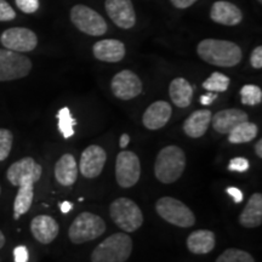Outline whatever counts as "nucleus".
Masks as SVG:
<instances>
[{"label": "nucleus", "mask_w": 262, "mask_h": 262, "mask_svg": "<svg viewBox=\"0 0 262 262\" xmlns=\"http://www.w3.org/2000/svg\"><path fill=\"white\" fill-rule=\"evenodd\" d=\"M196 54L206 63L217 67H234L243 58L242 49L233 41L204 39L196 47Z\"/></svg>", "instance_id": "nucleus-1"}, {"label": "nucleus", "mask_w": 262, "mask_h": 262, "mask_svg": "<svg viewBox=\"0 0 262 262\" xmlns=\"http://www.w3.org/2000/svg\"><path fill=\"white\" fill-rule=\"evenodd\" d=\"M186 168V155L179 146H166L160 149L155 163V175L165 185L176 182Z\"/></svg>", "instance_id": "nucleus-2"}, {"label": "nucleus", "mask_w": 262, "mask_h": 262, "mask_svg": "<svg viewBox=\"0 0 262 262\" xmlns=\"http://www.w3.org/2000/svg\"><path fill=\"white\" fill-rule=\"evenodd\" d=\"M133 251V241L126 233H114L94 249L93 262H125Z\"/></svg>", "instance_id": "nucleus-3"}, {"label": "nucleus", "mask_w": 262, "mask_h": 262, "mask_svg": "<svg viewBox=\"0 0 262 262\" xmlns=\"http://www.w3.org/2000/svg\"><path fill=\"white\" fill-rule=\"evenodd\" d=\"M106 231V224L98 215L93 212H81L72 222L68 229V237L73 244H83L102 235Z\"/></svg>", "instance_id": "nucleus-4"}, {"label": "nucleus", "mask_w": 262, "mask_h": 262, "mask_svg": "<svg viewBox=\"0 0 262 262\" xmlns=\"http://www.w3.org/2000/svg\"><path fill=\"white\" fill-rule=\"evenodd\" d=\"M111 217L124 232L133 233L143 224V215L140 206L129 198H118L111 204Z\"/></svg>", "instance_id": "nucleus-5"}, {"label": "nucleus", "mask_w": 262, "mask_h": 262, "mask_svg": "<svg viewBox=\"0 0 262 262\" xmlns=\"http://www.w3.org/2000/svg\"><path fill=\"white\" fill-rule=\"evenodd\" d=\"M156 210L163 220L182 228L192 227L195 216L187 205L172 196H163L156 204Z\"/></svg>", "instance_id": "nucleus-6"}, {"label": "nucleus", "mask_w": 262, "mask_h": 262, "mask_svg": "<svg viewBox=\"0 0 262 262\" xmlns=\"http://www.w3.org/2000/svg\"><path fill=\"white\" fill-rule=\"evenodd\" d=\"M32 71V61L21 52L0 49V81H10L27 77Z\"/></svg>", "instance_id": "nucleus-7"}, {"label": "nucleus", "mask_w": 262, "mask_h": 262, "mask_svg": "<svg viewBox=\"0 0 262 262\" xmlns=\"http://www.w3.org/2000/svg\"><path fill=\"white\" fill-rule=\"evenodd\" d=\"M71 21L80 32L93 37H101L107 32L104 18L89 6L75 5L71 10Z\"/></svg>", "instance_id": "nucleus-8"}, {"label": "nucleus", "mask_w": 262, "mask_h": 262, "mask_svg": "<svg viewBox=\"0 0 262 262\" xmlns=\"http://www.w3.org/2000/svg\"><path fill=\"white\" fill-rule=\"evenodd\" d=\"M141 176L140 159L131 150H123L117 156L116 179L118 185L123 188L134 187Z\"/></svg>", "instance_id": "nucleus-9"}, {"label": "nucleus", "mask_w": 262, "mask_h": 262, "mask_svg": "<svg viewBox=\"0 0 262 262\" xmlns=\"http://www.w3.org/2000/svg\"><path fill=\"white\" fill-rule=\"evenodd\" d=\"M42 168L31 157H26L12 164L6 172V179L12 186L34 185L41 178Z\"/></svg>", "instance_id": "nucleus-10"}, {"label": "nucleus", "mask_w": 262, "mask_h": 262, "mask_svg": "<svg viewBox=\"0 0 262 262\" xmlns=\"http://www.w3.org/2000/svg\"><path fill=\"white\" fill-rule=\"evenodd\" d=\"M0 42L8 50L16 52L33 51L38 45V37L28 28L14 27L3 32Z\"/></svg>", "instance_id": "nucleus-11"}, {"label": "nucleus", "mask_w": 262, "mask_h": 262, "mask_svg": "<svg viewBox=\"0 0 262 262\" xmlns=\"http://www.w3.org/2000/svg\"><path fill=\"white\" fill-rule=\"evenodd\" d=\"M111 89L119 100H133L142 93V81L134 72L124 70L112 78Z\"/></svg>", "instance_id": "nucleus-12"}, {"label": "nucleus", "mask_w": 262, "mask_h": 262, "mask_svg": "<svg viewBox=\"0 0 262 262\" xmlns=\"http://www.w3.org/2000/svg\"><path fill=\"white\" fill-rule=\"evenodd\" d=\"M107 160L106 150L97 145H91L83 150L80 157L79 171L86 179L98 178Z\"/></svg>", "instance_id": "nucleus-13"}, {"label": "nucleus", "mask_w": 262, "mask_h": 262, "mask_svg": "<svg viewBox=\"0 0 262 262\" xmlns=\"http://www.w3.org/2000/svg\"><path fill=\"white\" fill-rule=\"evenodd\" d=\"M107 15L114 25L122 29H130L136 25V14L131 0H106Z\"/></svg>", "instance_id": "nucleus-14"}, {"label": "nucleus", "mask_w": 262, "mask_h": 262, "mask_svg": "<svg viewBox=\"0 0 262 262\" xmlns=\"http://www.w3.org/2000/svg\"><path fill=\"white\" fill-rule=\"evenodd\" d=\"M172 108L165 101H156L147 107L142 116V123L147 129L158 130L165 126L171 118Z\"/></svg>", "instance_id": "nucleus-15"}, {"label": "nucleus", "mask_w": 262, "mask_h": 262, "mask_svg": "<svg viewBox=\"0 0 262 262\" xmlns=\"http://www.w3.org/2000/svg\"><path fill=\"white\" fill-rule=\"evenodd\" d=\"M210 18L215 24L224 26H237L243 19V14L241 9L233 3L226 2V0H219L212 4L210 9Z\"/></svg>", "instance_id": "nucleus-16"}, {"label": "nucleus", "mask_w": 262, "mask_h": 262, "mask_svg": "<svg viewBox=\"0 0 262 262\" xmlns=\"http://www.w3.org/2000/svg\"><path fill=\"white\" fill-rule=\"evenodd\" d=\"M31 232L39 243L50 244L60 232V226L49 215H38L31 222Z\"/></svg>", "instance_id": "nucleus-17"}, {"label": "nucleus", "mask_w": 262, "mask_h": 262, "mask_svg": "<svg viewBox=\"0 0 262 262\" xmlns=\"http://www.w3.org/2000/svg\"><path fill=\"white\" fill-rule=\"evenodd\" d=\"M249 120L248 113L237 108H229V110L220 111L211 117V124L215 131L222 135H227L232 129H234L238 124Z\"/></svg>", "instance_id": "nucleus-18"}, {"label": "nucleus", "mask_w": 262, "mask_h": 262, "mask_svg": "<svg viewBox=\"0 0 262 262\" xmlns=\"http://www.w3.org/2000/svg\"><path fill=\"white\" fill-rule=\"evenodd\" d=\"M93 54L98 61L116 63L122 61L125 56V45L117 39H103L95 42Z\"/></svg>", "instance_id": "nucleus-19"}, {"label": "nucleus", "mask_w": 262, "mask_h": 262, "mask_svg": "<svg viewBox=\"0 0 262 262\" xmlns=\"http://www.w3.org/2000/svg\"><path fill=\"white\" fill-rule=\"evenodd\" d=\"M78 172L79 169H78L77 160L70 153L62 156L55 165V179L64 187L74 185L78 179Z\"/></svg>", "instance_id": "nucleus-20"}, {"label": "nucleus", "mask_w": 262, "mask_h": 262, "mask_svg": "<svg viewBox=\"0 0 262 262\" xmlns=\"http://www.w3.org/2000/svg\"><path fill=\"white\" fill-rule=\"evenodd\" d=\"M212 114L209 110H199L193 112L183 123V131L188 137L199 139L209 129Z\"/></svg>", "instance_id": "nucleus-21"}, {"label": "nucleus", "mask_w": 262, "mask_h": 262, "mask_svg": "<svg viewBox=\"0 0 262 262\" xmlns=\"http://www.w3.org/2000/svg\"><path fill=\"white\" fill-rule=\"evenodd\" d=\"M216 245V235L209 229H198L187 238V248L192 254L205 255L211 253Z\"/></svg>", "instance_id": "nucleus-22"}, {"label": "nucleus", "mask_w": 262, "mask_h": 262, "mask_svg": "<svg viewBox=\"0 0 262 262\" xmlns=\"http://www.w3.org/2000/svg\"><path fill=\"white\" fill-rule=\"evenodd\" d=\"M239 224L245 228H255L262 224V194L254 193L249 198L244 210L239 215Z\"/></svg>", "instance_id": "nucleus-23"}, {"label": "nucleus", "mask_w": 262, "mask_h": 262, "mask_svg": "<svg viewBox=\"0 0 262 262\" xmlns=\"http://www.w3.org/2000/svg\"><path fill=\"white\" fill-rule=\"evenodd\" d=\"M169 95L175 106L186 108L192 102L193 88L185 78H175L169 85Z\"/></svg>", "instance_id": "nucleus-24"}, {"label": "nucleus", "mask_w": 262, "mask_h": 262, "mask_svg": "<svg viewBox=\"0 0 262 262\" xmlns=\"http://www.w3.org/2000/svg\"><path fill=\"white\" fill-rule=\"evenodd\" d=\"M258 129L256 124L249 122H243L238 124L234 129H232L228 135V142L233 145H241V143H247L253 141L257 136Z\"/></svg>", "instance_id": "nucleus-25"}, {"label": "nucleus", "mask_w": 262, "mask_h": 262, "mask_svg": "<svg viewBox=\"0 0 262 262\" xmlns=\"http://www.w3.org/2000/svg\"><path fill=\"white\" fill-rule=\"evenodd\" d=\"M34 198V185L19 186L14 202V219L18 220L19 216L27 214L31 209Z\"/></svg>", "instance_id": "nucleus-26"}, {"label": "nucleus", "mask_w": 262, "mask_h": 262, "mask_svg": "<svg viewBox=\"0 0 262 262\" xmlns=\"http://www.w3.org/2000/svg\"><path fill=\"white\" fill-rule=\"evenodd\" d=\"M229 78L220 72H214L210 77L203 83V88L211 93H225L229 86Z\"/></svg>", "instance_id": "nucleus-27"}, {"label": "nucleus", "mask_w": 262, "mask_h": 262, "mask_svg": "<svg viewBox=\"0 0 262 262\" xmlns=\"http://www.w3.org/2000/svg\"><path fill=\"white\" fill-rule=\"evenodd\" d=\"M57 119H58V130L62 134V136L64 139H70L74 135V125L75 120L74 118L71 116L70 108L63 107L58 111L57 113Z\"/></svg>", "instance_id": "nucleus-28"}, {"label": "nucleus", "mask_w": 262, "mask_h": 262, "mask_svg": "<svg viewBox=\"0 0 262 262\" xmlns=\"http://www.w3.org/2000/svg\"><path fill=\"white\" fill-rule=\"evenodd\" d=\"M241 100L245 106H256L262 102V90L257 85L247 84L241 89Z\"/></svg>", "instance_id": "nucleus-29"}, {"label": "nucleus", "mask_w": 262, "mask_h": 262, "mask_svg": "<svg viewBox=\"0 0 262 262\" xmlns=\"http://www.w3.org/2000/svg\"><path fill=\"white\" fill-rule=\"evenodd\" d=\"M216 262H255V260L248 251L231 248L216 258Z\"/></svg>", "instance_id": "nucleus-30"}, {"label": "nucleus", "mask_w": 262, "mask_h": 262, "mask_svg": "<svg viewBox=\"0 0 262 262\" xmlns=\"http://www.w3.org/2000/svg\"><path fill=\"white\" fill-rule=\"evenodd\" d=\"M12 142H14V135L11 131L0 127V162L9 157L12 149Z\"/></svg>", "instance_id": "nucleus-31"}, {"label": "nucleus", "mask_w": 262, "mask_h": 262, "mask_svg": "<svg viewBox=\"0 0 262 262\" xmlns=\"http://www.w3.org/2000/svg\"><path fill=\"white\" fill-rule=\"evenodd\" d=\"M249 160L243 157H235V158L231 159V162L228 164V170L229 171H237V172H245L249 170Z\"/></svg>", "instance_id": "nucleus-32"}, {"label": "nucleus", "mask_w": 262, "mask_h": 262, "mask_svg": "<svg viewBox=\"0 0 262 262\" xmlns=\"http://www.w3.org/2000/svg\"><path fill=\"white\" fill-rule=\"evenodd\" d=\"M17 8L25 14H34L39 9V0H15Z\"/></svg>", "instance_id": "nucleus-33"}, {"label": "nucleus", "mask_w": 262, "mask_h": 262, "mask_svg": "<svg viewBox=\"0 0 262 262\" xmlns=\"http://www.w3.org/2000/svg\"><path fill=\"white\" fill-rule=\"evenodd\" d=\"M16 17L15 10L6 0H0V21H11Z\"/></svg>", "instance_id": "nucleus-34"}, {"label": "nucleus", "mask_w": 262, "mask_h": 262, "mask_svg": "<svg viewBox=\"0 0 262 262\" xmlns=\"http://www.w3.org/2000/svg\"><path fill=\"white\" fill-rule=\"evenodd\" d=\"M250 64L255 70L262 68V47L255 48L250 55Z\"/></svg>", "instance_id": "nucleus-35"}, {"label": "nucleus", "mask_w": 262, "mask_h": 262, "mask_svg": "<svg viewBox=\"0 0 262 262\" xmlns=\"http://www.w3.org/2000/svg\"><path fill=\"white\" fill-rule=\"evenodd\" d=\"M14 256L15 262H28V250L27 248L24 245H19V247L15 248L14 250Z\"/></svg>", "instance_id": "nucleus-36"}, {"label": "nucleus", "mask_w": 262, "mask_h": 262, "mask_svg": "<svg viewBox=\"0 0 262 262\" xmlns=\"http://www.w3.org/2000/svg\"><path fill=\"white\" fill-rule=\"evenodd\" d=\"M226 192L233 198L234 203H237V204H239V203L243 201V192H242L241 189H238L237 187H228L226 189Z\"/></svg>", "instance_id": "nucleus-37"}, {"label": "nucleus", "mask_w": 262, "mask_h": 262, "mask_svg": "<svg viewBox=\"0 0 262 262\" xmlns=\"http://www.w3.org/2000/svg\"><path fill=\"white\" fill-rule=\"evenodd\" d=\"M170 2H171V4L175 6L176 9L183 10V9L189 8V6H192L196 0H170Z\"/></svg>", "instance_id": "nucleus-38"}, {"label": "nucleus", "mask_w": 262, "mask_h": 262, "mask_svg": "<svg viewBox=\"0 0 262 262\" xmlns=\"http://www.w3.org/2000/svg\"><path fill=\"white\" fill-rule=\"evenodd\" d=\"M217 98V93H211V91H209L206 95H203L201 97V103L203 106H209V104H211Z\"/></svg>", "instance_id": "nucleus-39"}, {"label": "nucleus", "mask_w": 262, "mask_h": 262, "mask_svg": "<svg viewBox=\"0 0 262 262\" xmlns=\"http://www.w3.org/2000/svg\"><path fill=\"white\" fill-rule=\"evenodd\" d=\"M60 209H61V211L63 212V214H68V212H70L72 209H73V204H72V203L68 202V201L62 202V203H60Z\"/></svg>", "instance_id": "nucleus-40"}, {"label": "nucleus", "mask_w": 262, "mask_h": 262, "mask_svg": "<svg viewBox=\"0 0 262 262\" xmlns=\"http://www.w3.org/2000/svg\"><path fill=\"white\" fill-rule=\"evenodd\" d=\"M129 142H130V136L127 135V134H123L119 140L120 148H125V147H127V145H129Z\"/></svg>", "instance_id": "nucleus-41"}, {"label": "nucleus", "mask_w": 262, "mask_h": 262, "mask_svg": "<svg viewBox=\"0 0 262 262\" xmlns=\"http://www.w3.org/2000/svg\"><path fill=\"white\" fill-rule=\"evenodd\" d=\"M255 152H256L257 157L262 158V140H258L256 146H255Z\"/></svg>", "instance_id": "nucleus-42"}, {"label": "nucleus", "mask_w": 262, "mask_h": 262, "mask_svg": "<svg viewBox=\"0 0 262 262\" xmlns=\"http://www.w3.org/2000/svg\"><path fill=\"white\" fill-rule=\"evenodd\" d=\"M5 245V235L3 234V232L0 231V249Z\"/></svg>", "instance_id": "nucleus-43"}, {"label": "nucleus", "mask_w": 262, "mask_h": 262, "mask_svg": "<svg viewBox=\"0 0 262 262\" xmlns=\"http://www.w3.org/2000/svg\"><path fill=\"white\" fill-rule=\"evenodd\" d=\"M257 2H258V3H260V4H261V3H262V0H257Z\"/></svg>", "instance_id": "nucleus-44"}, {"label": "nucleus", "mask_w": 262, "mask_h": 262, "mask_svg": "<svg viewBox=\"0 0 262 262\" xmlns=\"http://www.w3.org/2000/svg\"><path fill=\"white\" fill-rule=\"evenodd\" d=\"M0 193H2V187H0Z\"/></svg>", "instance_id": "nucleus-45"}]
</instances>
